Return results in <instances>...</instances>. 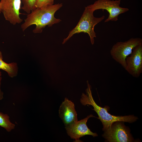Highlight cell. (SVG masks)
I'll return each instance as SVG.
<instances>
[{
	"instance_id": "3957f363",
	"label": "cell",
	"mask_w": 142,
	"mask_h": 142,
	"mask_svg": "<svg viewBox=\"0 0 142 142\" xmlns=\"http://www.w3.org/2000/svg\"><path fill=\"white\" fill-rule=\"evenodd\" d=\"M104 16L100 17H95L93 15V12L89 10L87 7L78 23L76 27L70 32L67 37L64 39L62 44L65 43L73 35L81 32L87 33L89 35L92 45L94 43V38L96 37L94 31L95 25L104 19Z\"/></svg>"
},
{
	"instance_id": "2e32d148",
	"label": "cell",
	"mask_w": 142,
	"mask_h": 142,
	"mask_svg": "<svg viewBox=\"0 0 142 142\" xmlns=\"http://www.w3.org/2000/svg\"><path fill=\"white\" fill-rule=\"evenodd\" d=\"M2 73L0 71V82H1L2 78Z\"/></svg>"
},
{
	"instance_id": "e0dca14e",
	"label": "cell",
	"mask_w": 142,
	"mask_h": 142,
	"mask_svg": "<svg viewBox=\"0 0 142 142\" xmlns=\"http://www.w3.org/2000/svg\"><path fill=\"white\" fill-rule=\"evenodd\" d=\"M1 9H0V14H1Z\"/></svg>"
},
{
	"instance_id": "ba28073f",
	"label": "cell",
	"mask_w": 142,
	"mask_h": 142,
	"mask_svg": "<svg viewBox=\"0 0 142 142\" xmlns=\"http://www.w3.org/2000/svg\"><path fill=\"white\" fill-rule=\"evenodd\" d=\"M125 62L126 71L133 77H139L142 73V44L133 48Z\"/></svg>"
},
{
	"instance_id": "7a4b0ae2",
	"label": "cell",
	"mask_w": 142,
	"mask_h": 142,
	"mask_svg": "<svg viewBox=\"0 0 142 142\" xmlns=\"http://www.w3.org/2000/svg\"><path fill=\"white\" fill-rule=\"evenodd\" d=\"M87 88L85 90L86 94L83 93L80 99L81 104L84 106L91 105L93 109H92L97 114V118L101 121L103 125V130L104 131L109 128L114 122L117 121L127 122L129 123L136 121L138 118L134 115L124 116H116L113 115L108 112L109 109L108 106L103 108L98 105L93 98L91 91V87L87 81Z\"/></svg>"
},
{
	"instance_id": "4fadbf2b",
	"label": "cell",
	"mask_w": 142,
	"mask_h": 142,
	"mask_svg": "<svg viewBox=\"0 0 142 142\" xmlns=\"http://www.w3.org/2000/svg\"><path fill=\"white\" fill-rule=\"evenodd\" d=\"M9 118L7 114L0 112V126L5 129L9 128L11 124Z\"/></svg>"
},
{
	"instance_id": "8992f818",
	"label": "cell",
	"mask_w": 142,
	"mask_h": 142,
	"mask_svg": "<svg viewBox=\"0 0 142 142\" xmlns=\"http://www.w3.org/2000/svg\"><path fill=\"white\" fill-rule=\"evenodd\" d=\"M120 0H97L93 4L88 5L87 7L89 10L93 12L99 9L106 10L108 12L109 14L104 22L110 21H116L118 20L120 14L129 10L128 8L120 6Z\"/></svg>"
},
{
	"instance_id": "5bb4252c",
	"label": "cell",
	"mask_w": 142,
	"mask_h": 142,
	"mask_svg": "<svg viewBox=\"0 0 142 142\" xmlns=\"http://www.w3.org/2000/svg\"><path fill=\"white\" fill-rule=\"evenodd\" d=\"M54 1V0H36L35 7L36 8L53 5Z\"/></svg>"
},
{
	"instance_id": "9a60e30c",
	"label": "cell",
	"mask_w": 142,
	"mask_h": 142,
	"mask_svg": "<svg viewBox=\"0 0 142 142\" xmlns=\"http://www.w3.org/2000/svg\"><path fill=\"white\" fill-rule=\"evenodd\" d=\"M1 82H0V100L3 98V92L1 91Z\"/></svg>"
},
{
	"instance_id": "7c38bea8",
	"label": "cell",
	"mask_w": 142,
	"mask_h": 142,
	"mask_svg": "<svg viewBox=\"0 0 142 142\" xmlns=\"http://www.w3.org/2000/svg\"><path fill=\"white\" fill-rule=\"evenodd\" d=\"M36 0H21L23 4L22 9L27 14L29 13L36 8Z\"/></svg>"
},
{
	"instance_id": "5b68a950",
	"label": "cell",
	"mask_w": 142,
	"mask_h": 142,
	"mask_svg": "<svg viewBox=\"0 0 142 142\" xmlns=\"http://www.w3.org/2000/svg\"><path fill=\"white\" fill-rule=\"evenodd\" d=\"M104 131L102 136L108 142L135 141L129 129L125 125L123 121L113 123L109 128Z\"/></svg>"
},
{
	"instance_id": "6da1fadb",
	"label": "cell",
	"mask_w": 142,
	"mask_h": 142,
	"mask_svg": "<svg viewBox=\"0 0 142 142\" xmlns=\"http://www.w3.org/2000/svg\"><path fill=\"white\" fill-rule=\"evenodd\" d=\"M62 6V3H58L34 9L28 14L24 22L21 25L22 31H24L31 26L35 25L36 27L33 31V33H40L46 26L51 27L59 23L61 20L55 18L54 14Z\"/></svg>"
},
{
	"instance_id": "8fae6325",
	"label": "cell",
	"mask_w": 142,
	"mask_h": 142,
	"mask_svg": "<svg viewBox=\"0 0 142 142\" xmlns=\"http://www.w3.org/2000/svg\"><path fill=\"white\" fill-rule=\"evenodd\" d=\"M0 69L6 72L11 78L16 77L18 74V67L16 62L8 63L3 60L2 53L0 51Z\"/></svg>"
},
{
	"instance_id": "9c48e42d",
	"label": "cell",
	"mask_w": 142,
	"mask_h": 142,
	"mask_svg": "<svg viewBox=\"0 0 142 142\" xmlns=\"http://www.w3.org/2000/svg\"><path fill=\"white\" fill-rule=\"evenodd\" d=\"M91 117H95L90 114L83 119L65 127L68 135L71 139H75V142H81L79 139L86 135H90L93 137L98 136L97 134L91 131L87 125V121Z\"/></svg>"
},
{
	"instance_id": "30bf717a",
	"label": "cell",
	"mask_w": 142,
	"mask_h": 142,
	"mask_svg": "<svg viewBox=\"0 0 142 142\" xmlns=\"http://www.w3.org/2000/svg\"><path fill=\"white\" fill-rule=\"evenodd\" d=\"M59 116L65 127L78 121L77 114L73 102L65 98L61 104L59 110Z\"/></svg>"
},
{
	"instance_id": "52a82bcc",
	"label": "cell",
	"mask_w": 142,
	"mask_h": 142,
	"mask_svg": "<svg viewBox=\"0 0 142 142\" xmlns=\"http://www.w3.org/2000/svg\"><path fill=\"white\" fill-rule=\"evenodd\" d=\"M21 0H0V9L6 20L15 25L23 19L20 17Z\"/></svg>"
},
{
	"instance_id": "277c9868",
	"label": "cell",
	"mask_w": 142,
	"mask_h": 142,
	"mask_svg": "<svg viewBox=\"0 0 142 142\" xmlns=\"http://www.w3.org/2000/svg\"><path fill=\"white\" fill-rule=\"evenodd\" d=\"M142 44V39L138 37L132 38L124 42H118L112 46L110 55L115 61L125 69L126 57L131 54L134 48Z\"/></svg>"
}]
</instances>
